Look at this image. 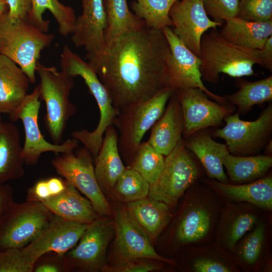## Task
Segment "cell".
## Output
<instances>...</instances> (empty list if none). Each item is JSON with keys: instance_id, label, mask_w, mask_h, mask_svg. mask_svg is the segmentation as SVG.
Returning <instances> with one entry per match:
<instances>
[{"instance_id": "4", "label": "cell", "mask_w": 272, "mask_h": 272, "mask_svg": "<svg viewBox=\"0 0 272 272\" xmlns=\"http://www.w3.org/2000/svg\"><path fill=\"white\" fill-rule=\"evenodd\" d=\"M202 80L216 84L220 73L233 78L254 75L253 67L259 64V49H251L231 43L212 28L204 33L200 42Z\"/></svg>"}, {"instance_id": "3", "label": "cell", "mask_w": 272, "mask_h": 272, "mask_svg": "<svg viewBox=\"0 0 272 272\" xmlns=\"http://www.w3.org/2000/svg\"><path fill=\"white\" fill-rule=\"evenodd\" d=\"M175 226L173 238L179 246L205 243L215 233L223 201L210 188L192 184Z\"/></svg>"}, {"instance_id": "20", "label": "cell", "mask_w": 272, "mask_h": 272, "mask_svg": "<svg viewBox=\"0 0 272 272\" xmlns=\"http://www.w3.org/2000/svg\"><path fill=\"white\" fill-rule=\"evenodd\" d=\"M88 224L64 220L54 215L48 226L23 249L34 264L37 258L48 252L64 254L78 242Z\"/></svg>"}, {"instance_id": "35", "label": "cell", "mask_w": 272, "mask_h": 272, "mask_svg": "<svg viewBox=\"0 0 272 272\" xmlns=\"http://www.w3.org/2000/svg\"><path fill=\"white\" fill-rule=\"evenodd\" d=\"M238 83L240 89L224 97L237 107L239 114H246L254 106L272 100V75L254 82L241 80Z\"/></svg>"}, {"instance_id": "26", "label": "cell", "mask_w": 272, "mask_h": 272, "mask_svg": "<svg viewBox=\"0 0 272 272\" xmlns=\"http://www.w3.org/2000/svg\"><path fill=\"white\" fill-rule=\"evenodd\" d=\"M30 81L12 60L0 54V113L10 114L28 94Z\"/></svg>"}, {"instance_id": "16", "label": "cell", "mask_w": 272, "mask_h": 272, "mask_svg": "<svg viewBox=\"0 0 272 272\" xmlns=\"http://www.w3.org/2000/svg\"><path fill=\"white\" fill-rule=\"evenodd\" d=\"M116 251L122 261L151 259L173 265V260L159 254L153 248L148 235L126 208L114 214Z\"/></svg>"}, {"instance_id": "48", "label": "cell", "mask_w": 272, "mask_h": 272, "mask_svg": "<svg viewBox=\"0 0 272 272\" xmlns=\"http://www.w3.org/2000/svg\"><path fill=\"white\" fill-rule=\"evenodd\" d=\"M271 140L267 144L266 146L264 148V155L271 156L272 153V144Z\"/></svg>"}, {"instance_id": "15", "label": "cell", "mask_w": 272, "mask_h": 272, "mask_svg": "<svg viewBox=\"0 0 272 272\" xmlns=\"http://www.w3.org/2000/svg\"><path fill=\"white\" fill-rule=\"evenodd\" d=\"M176 92L184 120V139L196 131L220 125L235 111L233 105L211 100L202 90L197 88Z\"/></svg>"}, {"instance_id": "46", "label": "cell", "mask_w": 272, "mask_h": 272, "mask_svg": "<svg viewBox=\"0 0 272 272\" xmlns=\"http://www.w3.org/2000/svg\"><path fill=\"white\" fill-rule=\"evenodd\" d=\"M14 190L8 184H0V219L6 209L14 201Z\"/></svg>"}, {"instance_id": "47", "label": "cell", "mask_w": 272, "mask_h": 272, "mask_svg": "<svg viewBox=\"0 0 272 272\" xmlns=\"http://www.w3.org/2000/svg\"><path fill=\"white\" fill-rule=\"evenodd\" d=\"M259 65L272 71V36L266 40L264 46L259 49Z\"/></svg>"}, {"instance_id": "39", "label": "cell", "mask_w": 272, "mask_h": 272, "mask_svg": "<svg viewBox=\"0 0 272 272\" xmlns=\"http://www.w3.org/2000/svg\"><path fill=\"white\" fill-rule=\"evenodd\" d=\"M237 17L252 22L272 20V0H240Z\"/></svg>"}, {"instance_id": "50", "label": "cell", "mask_w": 272, "mask_h": 272, "mask_svg": "<svg viewBox=\"0 0 272 272\" xmlns=\"http://www.w3.org/2000/svg\"><path fill=\"white\" fill-rule=\"evenodd\" d=\"M1 114H2V113H0V124H1V123L2 122V118H1Z\"/></svg>"}, {"instance_id": "25", "label": "cell", "mask_w": 272, "mask_h": 272, "mask_svg": "<svg viewBox=\"0 0 272 272\" xmlns=\"http://www.w3.org/2000/svg\"><path fill=\"white\" fill-rule=\"evenodd\" d=\"M41 202L53 215L70 221L89 224L100 217L89 200L67 181L62 193Z\"/></svg>"}, {"instance_id": "33", "label": "cell", "mask_w": 272, "mask_h": 272, "mask_svg": "<svg viewBox=\"0 0 272 272\" xmlns=\"http://www.w3.org/2000/svg\"><path fill=\"white\" fill-rule=\"evenodd\" d=\"M32 10L28 20L41 31L47 32L49 21L43 19V15L48 10L55 19L59 34L66 37L72 34L76 16L74 9L58 0H32Z\"/></svg>"}, {"instance_id": "12", "label": "cell", "mask_w": 272, "mask_h": 272, "mask_svg": "<svg viewBox=\"0 0 272 272\" xmlns=\"http://www.w3.org/2000/svg\"><path fill=\"white\" fill-rule=\"evenodd\" d=\"M40 97L38 85L30 94L27 95L19 106L9 114L11 121L20 119L23 122L25 141L22 147V155L24 163L27 165H35L44 153H70L74 152L79 146V142L74 138L67 139L60 144L50 143L44 139L38 123Z\"/></svg>"}, {"instance_id": "2", "label": "cell", "mask_w": 272, "mask_h": 272, "mask_svg": "<svg viewBox=\"0 0 272 272\" xmlns=\"http://www.w3.org/2000/svg\"><path fill=\"white\" fill-rule=\"evenodd\" d=\"M60 65L61 71L70 76L83 79L98 106L100 118L95 129L92 131L76 130L71 133L73 138L82 143L94 159L101 146L105 131L109 126L115 125L119 111L114 107L108 91L91 63L74 52L67 45L62 50Z\"/></svg>"}, {"instance_id": "29", "label": "cell", "mask_w": 272, "mask_h": 272, "mask_svg": "<svg viewBox=\"0 0 272 272\" xmlns=\"http://www.w3.org/2000/svg\"><path fill=\"white\" fill-rule=\"evenodd\" d=\"M126 208L151 241L157 239L173 217L167 204L149 197L128 202Z\"/></svg>"}, {"instance_id": "18", "label": "cell", "mask_w": 272, "mask_h": 272, "mask_svg": "<svg viewBox=\"0 0 272 272\" xmlns=\"http://www.w3.org/2000/svg\"><path fill=\"white\" fill-rule=\"evenodd\" d=\"M174 33L194 54L200 58V42L208 30L223 25L211 19L201 0H178L169 13Z\"/></svg>"}, {"instance_id": "6", "label": "cell", "mask_w": 272, "mask_h": 272, "mask_svg": "<svg viewBox=\"0 0 272 272\" xmlns=\"http://www.w3.org/2000/svg\"><path fill=\"white\" fill-rule=\"evenodd\" d=\"M36 72L39 76L40 99L45 102V126L54 144H61L69 119L77 111L69 99L74 86V78L54 66H46L39 61Z\"/></svg>"}, {"instance_id": "23", "label": "cell", "mask_w": 272, "mask_h": 272, "mask_svg": "<svg viewBox=\"0 0 272 272\" xmlns=\"http://www.w3.org/2000/svg\"><path fill=\"white\" fill-rule=\"evenodd\" d=\"M186 149L198 160L209 179L229 183L224 170L223 162L230 153L226 144L214 141L204 129L183 139Z\"/></svg>"}, {"instance_id": "37", "label": "cell", "mask_w": 272, "mask_h": 272, "mask_svg": "<svg viewBox=\"0 0 272 272\" xmlns=\"http://www.w3.org/2000/svg\"><path fill=\"white\" fill-rule=\"evenodd\" d=\"M164 161V155L147 142H142L136 151L129 168L139 172L151 185L159 178Z\"/></svg>"}, {"instance_id": "1", "label": "cell", "mask_w": 272, "mask_h": 272, "mask_svg": "<svg viewBox=\"0 0 272 272\" xmlns=\"http://www.w3.org/2000/svg\"><path fill=\"white\" fill-rule=\"evenodd\" d=\"M170 56L162 30L145 23L123 33L90 63L119 111L148 100L168 87L166 73Z\"/></svg>"}, {"instance_id": "5", "label": "cell", "mask_w": 272, "mask_h": 272, "mask_svg": "<svg viewBox=\"0 0 272 272\" xmlns=\"http://www.w3.org/2000/svg\"><path fill=\"white\" fill-rule=\"evenodd\" d=\"M27 19L10 17L8 12L0 18V54L15 62L29 78L36 82V69L41 51L54 39Z\"/></svg>"}, {"instance_id": "42", "label": "cell", "mask_w": 272, "mask_h": 272, "mask_svg": "<svg viewBox=\"0 0 272 272\" xmlns=\"http://www.w3.org/2000/svg\"><path fill=\"white\" fill-rule=\"evenodd\" d=\"M64 254L48 252L42 254L35 261L32 272L71 271Z\"/></svg>"}, {"instance_id": "7", "label": "cell", "mask_w": 272, "mask_h": 272, "mask_svg": "<svg viewBox=\"0 0 272 272\" xmlns=\"http://www.w3.org/2000/svg\"><path fill=\"white\" fill-rule=\"evenodd\" d=\"M174 91L166 87L148 100L130 104L119 110L115 126L118 131L120 155L132 161L143 138L161 117Z\"/></svg>"}, {"instance_id": "21", "label": "cell", "mask_w": 272, "mask_h": 272, "mask_svg": "<svg viewBox=\"0 0 272 272\" xmlns=\"http://www.w3.org/2000/svg\"><path fill=\"white\" fill-rule=\"evenodd\" d=\"M205 182L222 201L246 202L262 210L271 211L272 176L270 174L243 184L223 183L209 178L206 179Z\"/></svg>"}, {"instance_id": "19", "label": "cell", "mask_w": 272, "mask_h": 272, "mask_svg": "<svg viewBox=\"0 0 272 272\" xmlns=\"http://www.w3.org/2000/svg\"><path fill=\"white\" fill-rule=\"evenodd\" d=\"M258 209L246 202H224L215 231L216 243L232 254L237 242L261 220Z\"/></svg>"}, {"instance_id": "28", "label": "cell", "mask_w": 272, "mask_h": 272, "mask_svg": "<svg viewBox=\"0 0 272 272\" xmlns=\"http://www.w3.org/2000/svg\"><path fill=\"white\" fill-rule=\"evenodd\" d=\"M25 164L18 128L12 123L0 124V184L18 179Z\"/></svg>"}, {"instance_id": "43", "label": "cell", "mask_w": 272, "mask_h": 272, "mask_svg": "<svg viewBox=\"0 0 272 272\" xmlns=\"http://www.w3.org/2000/svg\"><path fill=\"white\" fill-rule=\"evenodd\" d=\"M162 269L158 263L141 259H134L122 261L115 265L103 268V271L107 272H147L159 270Z\"/></svg>"}, {"instance_id": "22", "label": "cell", "mask_w": 272, "mask_h": 272, "mask_svg": "<svg viewBox=\"0 0 272 272\" xmlns=\"http://www.w3.org/2000/svg\"><path fill=\"white\" fill-rule=\"evenodd\" d=\"M161 117L152 126L147 142L164 156L182 140L184 120L177 93L174 91Z\"/></svg>"}, {"instance_id": "51", "label": "cell", "mask_w": 272, "mask_h": 272, "mask_svg": "<svg viewBox=\"0 0 272 272\" xmlns=\"http://www.w3.org/2000/svg\"><path fill=\"white\" fill-rule=\"evenodd\" d=\"M1 2H3L6 3V0H0Z\"/></svg>"}, {"instance_id": "13", "label": "cell", "mask_w": 272, "mask_h": 272, "mask_svg": "<svg viewBox=\"0 0 272 272\" xmlns=\"http://www.w3.org/2000/svg\"><path fill=\"white\" fill-rule=\"evenodd\" d=\"M162 30L171 51L166 73L167 86L176 91L197 88L217 102L229 103L224 96L212 92L204 85L200 72L201 58L184 44L171 27H166Z\"/></svg>"}, {"instance_id": "45", "label": "cell", "mask_w": 272, "mask_h": 272, "mask_svg": "<svg viewBox=\"0 0 272 272\" xmlns=\"http://www.w3.org/2000/svg\"><path fill=\"white\" fill-rule=\"evenodd\" d=\"M6 4L10 17L28 20L32 10V0H6Z\"/></svg>"}, {"instance_id": "27", "label": "cell", "mask_w": 272, "mask_h": 272, "mask_svg": "<svg viewBox=\"0 0 272 272\" xmlns=\"http://www.w3.org/2000/svg\"><path fill=\"white\" fill-rule=\"evenodd\" d=\"M219 32L228 42L251 49H260L272 36V20L252 22L237 16L225 21Z\"/></svg>"}, {"instance_id": "9", "label": "cell", "mask_w": 272, "mask_h": 272, "mask_svg": "<svg viewBox=\"0 0 272 272\" xmlns=\"http://www.w3.org/2000/svg\"><path fill=\"white\" fill-rule=\"evenodd\" d=\"M200 175L199 166L182 139L165 156L162 171L150 185L148 197L173 207Z\"/></svg>"}, {"instance_id": "17", "label": "cell", "mask_w": 272, "mask_h": 272, "mask_svg": "<svg viewBox=\"0 0 272 272\" xmlns=\"http://www.w3.org/2000/svg\"><path fill=\"white\" fill-rule=\"evenodd\" d=\"M82 13L76 18L72 40L76 47H83L90 63L97 60L105 47L107 20L103 0H80Z\"/></svg>"}, {"instance_id": "14", "label": "cell", "mask_w": 272, "mask_h": 272, "mask_svg": "<svg viewBox=\"0 0 272 272\" xmlns=\"http://www.w3.org/2000/svg\"><path fill=\"white\" fill-rule=\"evenodd\" d=\"M114 233V222L106 219L99 217L88 224L76 246L64 254L72 271H102Z\"/></svg>"}, {"instance_id": "44", "label": "cell", "mask_w": 272, "mask_h": 272, "mask_svg": "<svg viewBox=\"0 0 272 272\" xmlns=\"http://www.w3.org/2000/svg\"><path fill=\"white\" fill-rule=\"evenodd\" d=\"M52 197L47 179L37 181L27 191L26 200L42 202Z\"/></svg>"}, {"instance_id": "32", "label": "cell", "mask_w": 272, "mask_h": 272, "mask_svg": "<svg viewBox=\"0 0 272 272\" xmlns=\"http://www.w3.org/2000/svg\"><path fill=\"white\" fill-rule=\"evenodd\" d=\"M267 225L261 220L237 242L232 255L238 267L244 270H256L266 248Z\"/></svg>"}, {"instance_id": "11", "label": "cell", "mask_w": 272, "mask_h": 272, "mask_svg": "<svg viewBox=\"0 0 272 272\" xmlns=\"http://www.w3.org/2000/svg\"><path fill=\"white\" fill-rule=\"evenodd\" d=\"M226 124L213 135L224 140L230 154L236 156L257 155L271 140L272 104L254 121H244L237 112L225 118Z\"/></svg>"}, {"instance_id": "31", "label": "cell", "mask_w": 272, "mask_h": 272, "mask_svg": "<svg viewBox=\"0 0 272 272\" xmlns=\"http://www.w3.org/2000/svg\"><path fill=\"white\" fill-rule=\"evenodd\" d=\"M223 165L230 183H246L263 177L272 166V157L259 154L236 156L229 153L225 158Z\"/></svg>"}, {"instance_id": "34", "label": "cell", "mask_w": 272, "mask_h": 272, "mask_svg": "<svg viewBox=\"0 0 272 272\" xmlns=\"http://www.w3.org/2000/svg\"><path fill=\"white\" fill-rule=\"evenodd\" d=\"M103 2L107 20L106 47L124 32L145 24L129 9L127 0H103Z\"/></svg>"}, {"instance_id": "41", "label": "cell", "mask_w": 272, "mask_h": 272, "mask_svg": "<svg viewBox=\"0 0 272 272\" xmlns=\"http://www.w3.org/2000/svg\"><path fill=\"white\" fill-rule=\"evenodd\" d=\"M240 0H201L207 15L223 25L227 20L237 16Z\"/></svg>"}, {"instance_id": "40", "label": "cell", "mask_w": 272, "mask_h": 272, "mask_svg": "<svg viewBox=\"0 0 272 272\" xmlns=\"http://www.w3.org/2000/svg\"><path fill=\"white\" fill-rule=\"evenodd\" d=\"M33 265L23 248L0 249V272H32Z\"/></svg>"}, {"instance_id": "30", "label": "cell", "mask_w": 272, "mask_h": 272, "mask_svg": "<svg viewBox=\"0 0 272 272\" xmlns=\"http://www.w3.org/2000/svg\"><path fill=\"white\" fill-rule=\"evenodd\" d=\"M192 245L188 269L192 272H237L231 253L217 243Z\"/></svg>"}, {"instance_id": "10", "label": "cell", "mask_w": 272, "mask_h": 272, "mask_svg": "<svg viewBox=\"0 0 272 272\" xmlns=\"http://www.w3.org/2000/svg\"><path fill=\"white\" fill-rule=\"evenodd\" d=\"M93 162L92 154L83 147L75 153L61 154L51 163L58 175L85 195L100 217L111 216L112 210L99 187Z\"/></svg>"}, {"instance_id": "36", "label": "cell", "mask_w": 272, "mask_h": 272, "mask_svg": "<svg viewBox=\"0 0 272 272\" xmlns=\"http://www.w3.org/2000/svg\"><path fill=\"white\" fill-rule=\"evenodd\" d=\"M178 0H135L130 4L133 13L150 27L162 30L172 27L169 15L170 9Z\"/></svg>"}, {"instance_id": "8", "label": "cell", "mask_w": 272, "mask_h": 272, "mask_svg": "<svg viewBox=\"0 0 272 272\" xmlns=\"http://www.w3.org/2000/svg\"><path fill=\"white\" fill-rule=\"evenodd\" d=\"M53 216L41 202L14 201L0 219V249L25 247L48 226Z\"/></svg>"}, {"instance_id": "24", "label": "cell", "mask_w": 272, "mask_h": 272, "mask_svg": "<svg viewBox=\"0 0 272 272\" xmlns=\"http://www.w3.org/2000/svg\"><path fill=\"white\" fill-rule=\"evenodd\" d=\"M94 170L99 187L103 193L113 190L126 169L118 148V132L114 125L104 133L101 146L94 159Z\"/></svg>"}, {"instance_id": "49", "label": "cell", "mask_w": 272, "mask_h": 272, "mask_svg": "<svg viewBox=\"0 0 272 272\" xmlns=\"http://www.w3.org/2000/svg\"><path fill=\"white\" fill-rule=\"evenodd\" d=\"M6 4V3L0 1V18L5 12Z\"/></svg>"}, {"instance_id": "38", "label": "cell", "mask_w": 272, "mask_h": 272, "mask_svg": "<svg viewBox=\"0 0 272 272\" xmlns=\"http://www.w3.org/2000/svg\"><path fill=\"white\" fill-rule=\"evenodd\" d=\"M150 184L137 171L126 168L113 190L118 198L129 202L148 196Z\"/></svg>"}]
</instances>
